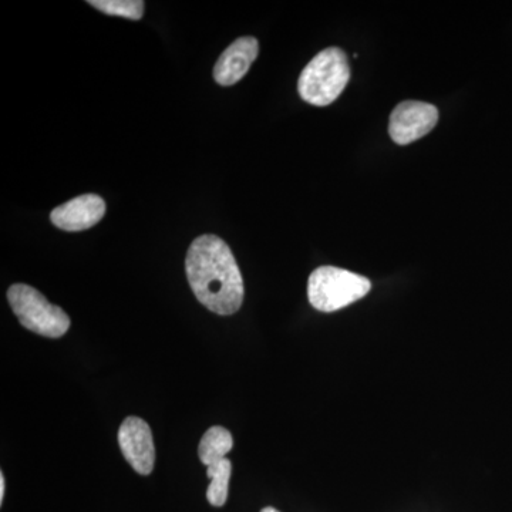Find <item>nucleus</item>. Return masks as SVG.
<instances>
[{
  "label": "nucleus",
  "instance_id": "nucleus-1",
  "mask_svg": "<svg viewBox=\"0 0 512 512\" xmlns=\"http://www.w3.org/2000/svg\"><path fill=\"white\" fill-rule=\"evenodd\" d=\"M185 272L195 298L217 315H234L244 302V279L231 248L215 235L192 242Z\"/></svg>",
  "mask_w": 512,
  "mask_h": 512
},
{
  "label": "nucleus",
  "instance_id": "nucleus-2",
  "mask_svg": "<svg viewBox=\"0 0 512 512\" xmlns=\"http://www.w3.org/2000/svg\"><path fill=\"white\" fill-rule=\"evenodd\" d=\"M350 80L348 56L339 47L318 53L299 77V94L312 106L326 107L338 100Z\"/></svg>",
  "mask_w": 512,
  "mask_h": 512
},
{
  "label": "nucleus",
  "instance_id": "nucleus-3",
  "mask_svg": "<svg viewBox=\"0 0 512 512\" xmlns=\"http://www.w3.org/2000/svg\"><path fill=\"white\" fill-rule=\"evenodd\" d=\"M372 289L366 276L336 266H320L308 281V298L319 312H336L365 298Z\"/></svg>",
  "mask_w": 512,
  "mask_h": 512
},
{
  "label": "nucleus",
  "instance_id": "nucleus-4",
  "mask_svg": "<svg viewBox=\"0 0 512 512\" xmlns=\"http://www.w3.org/2000/svg\"><path fill=\"white\" fill-rule=\"evenodd\" d=\"M10 308L23 328L45 338H62L70 328V318L59 306L47 301L37 289L25 284L12 285L8 291Z\"/></svg>",
  "mask_w": 512,
  "mask_h": 512
},
{
  "label": "nucleus",
  "instance_id": "nucleus-5",
  "mask_svg": "<svg viewBox=\"0 0 512 512\" xmlns=\"http://www.w3.org/2000/svg\"><path fill=\"white\" fill-rule=\"evenodd\" d=\"M439 121V110L424 101L407 100L392 111L389 134L394 143L407 146L430 133Z\"/></svg>",
  "mask_w": 512,
  "mask_h": 512
},
{
  "label": "nucleus",
  "instance_id": "nucleus-6",
  "mask_svg": "<svg viewBox=\"0 0 512 512\" xmlns=\"http://www.w3.org/2000/svg\"><path fill=\"white\" fill-rule=\"evenodd\" d=\"M121 453L141 476H148L156 464V447L150 426L140 417L130 416L119 430Z\"/></svg>",
  "mask_w": 512,
  "mask_h": 512
},
{
  "label": "nucleus",
  "instance_id": "nucleus-7",
  "mask_svg": "<svg viewBox=\"0 0 512 512\" xmlns=\"http://www.w3.org/2000/svg\"><path fill=\"white\" fill-rule=\"evenodd\" d=\"M106 214V202L96 194H84L55 208L50 214L55 227L79 232L94 227Z\"/></svg>",
  "mask_w": 512,
  "mask_h": 512
},
{
  "label": "nucleus",
  "instance_id": "nucleus-8",
  "mask_svg": "<svg viewBox=\"0 0 512 512\" xmlns=\"http://www.w3.org/2000/svg\"><path fill=\"white\" fill-rule=\"evenodd\" d=\"M258 53L259 43L255 37H239L222 53L215 64V82L221 86H234L248 73Z\"/></svg>",
  "mask_w": 512,
  "mask_h": 512
},
{
  "label": "nucleus",
  "instance_id": "nucleus-9",
  "mask_svg": "<svg viewBox=\"0 0 512 512\" xmlns=\"http://www.w3.org/2000/svg\"><path fill=\"white\" fill-rule=\"evenodd\" d=\"M232 447H234L232 434L224 427L214 426L202 436L198 446V457L201 463L208 467L224 460Z\"/></svg>",
  "mask_w": 512,
  "mask_h": 512
},
{
  "label": "nucleus",
  "instance_id": "nucleus-10",
  "mask_svg": "<svg viewBox=\"0 0 512 512\" xmlns=\"http://www.w3.org/2000/svg\"><path fill=\"white\" fill-rule=\"evenodd\" d=\"M231 473L232 464L228 458L207 467V476L211 480L210 487L207 490V500L214 507H222L227 503Z\"/></svg>",
  "mask_w": 512,
  "mask_h": 512
},
{
  "label": "nucleus",
  "instance_id": "nucleus-11",
  "mask_svg": "<svg viewBox=\"0 0 512 512\" xmlns=\"http://www.w3.org/2000/svg\"><path fill=\"white\" fill-rule=\"evenodd\" d=\"M89 5L106 15L130 20H140L144 13V2L140 0H90Z\"/></svg>",
  "mask_w": 512,
  "mask_h": 512
},
{
  "label": "nucleus",
  "instance_id": "nucleus-12",
  "mask_svg": "<svg viewBox=\"0 0 512 512\" xmlns=\"http://www.w3.org/2000/svg\"><path fill=\"white\" fill-rule=\"evenodd\" d=\"M5 490V476H3V473H0V503H3V498H5Z\"/></svg>",
  "mask_w": 512,
  "mask_h": 512
},
{
  "label": "nucleus",
  "instance_id": "nucleus-13",
  "mask_svg": "<svg viewBox=\"0 0 512 512\" xmlns=\"http://www.w3.org/2000/svg\"><path fill=\"white\" fill-rule=\"evenodd\" d=\"M261 512H279V511L275 510V508H272V507H266Z\"/></svg>",
  "mask_w": 512,
  "mask_h": 512
}]
</instances>
